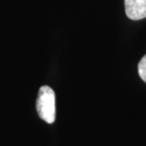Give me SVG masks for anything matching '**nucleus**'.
Listing matches in <instances>:
<instances>
[{"instance_id": "f257e3e1", "label": "nucleus", "mask_w": 146, "mask_h": 146, "mask_svg": "<svg viewBox=\"0 0 146 146\" xmlns=\"http://www.w3.org/2000/svg\"><path fill=\"white\" fill-rule=\"evenodd\" d=\"M36 110L43 121L52 123L55 121V93L51 87L44 86L40 87L36 102Z\"/></svg>"}, {"instance_id": "f03ea898", "label": "nucleus", "mask_w": 146, "mask_h": 146, "mask_svg": "<svg viewBox=\"0 0 146 146\" xmlns=\"http://www.w3.org/2000/svg\"><path fill=\"white\" fill-rule=\"evenodd\" d=\"M124 6L128 18L141 20L146 17V0H124Z\"/></svg>"}, {"instance_id": "7ed1b4c3", "label": "nucleus", "mask_w": 146, "mask_h": 146, "mask_svg": "<svg viewBox=\"0 0 146 146\" xmlns=\"http://www.w3.org/2000/svg\"><path fill=\"white\" fill-rule=\"evenodd\" d=\"M138 71L141 78L146 83V55H144L141 58V60L139 61L138 66Z\"/></svg>"}]
</instances>
